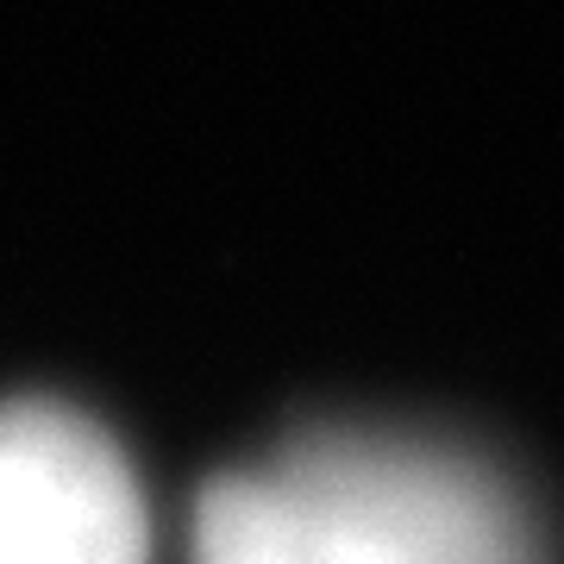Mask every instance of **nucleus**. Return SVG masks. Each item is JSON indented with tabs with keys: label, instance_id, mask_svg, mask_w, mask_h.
<instances>
[{
	"label": "nucleus",
	"instance_id": "nucleus-2",
	"mask_svg": "<svg viewBox=\"0 0 564 564\" xmlns=\"http://www.w3.org/2000/svg\"><path fill=\"white\" fill-rule=\"evenodd\" d=\"M0 564H144L132 464L76 408H0Z\"/></svg>",
	"mask_w": 564,
	"mask_h": 564
},
{
	"label": "nucleus",
	"instance_id": "nucleus-1",
	"mask_svg": "<svg viewBox=\"0 0 564 564\" xmlns=\"http://www.w3.org/2000/svg\"><path fill=\"white\" fill-rule=\"evenodd\" d=\"M195 564H533L527 521L458 464L321 445L289 477H220Z\"/></svg>",
	"mask_w": 564,
	"mask_h": 564
}]
</instances>
